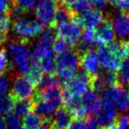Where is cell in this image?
Returning a JSON list of instances; mask_svg holds the SVG:
<instances>
[{
	"mask_svg": "<svg viewBox=\"0 0 129 129\" xmlns=\"http://www.w3.org/2000/svg\"><path fill=\"white\" fill-rule=\"evenodd\" d=\"M8 53L11 57L12 67H14L23 75L29 67L30 42L28 39L19 38L13 40L8 44Z\"/></svg>",
	"mask_w": 129,
	"mask_h": 129,
	"instance_id": "1",
	"label": "cell"
},
{
	"mask_svg": "<svg viewBox=\"0 0 129 129\" xmlns=\"http://www.w3.org/2000/svg\"><path fill=\"white\" fill-rule=\"evenodd\" d=\"M91 80L92 77L84 69H80L72 81L63 85V92L71 96L81 97L90 88Z\"/></svg>",
	"mask_w": 129,
	"mask_h": 129,
	"instance_id": "2",
	"label": "cell"
},
{
	"mask_svg": "<svg viewBox=\"0 0 129 129\" xmlns=\"http://www.w3.org/2000/svg\"><path fill=\"white\" fill-rule=\"evenodd\" d=\"M13 31L20 38L28 39L40 36L43 32V25L38 20L21 17L13 20Z\"/></svg>",
	"mask_w": 129,
	"mask_h": 129,
	"instance_id": "3",
	"label": "cell"
},
{
	"mask_svg": "<svg viewBox=\"0 0 129 129\" xmlns=\"http://www.w3.org/2000/svg\"><path fill=\"white\" fill-rule=\"evenodd\" d=\"M13 86L10 91V95L15 101L27 100L33 95L34 86L21 74H13Z\"/></svg>",
	"mask_w": 129,
	"mask_h": 129,
	"instance_id": "4",
	"label": "cell"
},
{
	"mask_svg": "<svg viewBox=\"0 0 129 129\" xmlns=\"http://www.w3.org/2000/svg\"><path fill=\"white\" fill-rule=\"evenodd\" d=\"M57 8V1L44 0L41 2L36 8V16L38 21L43 27H52Z\"/></svg>",
	"mask_w": 129,
	"mask_h": 129,
	"instance_id": "5",
	"label": "cell"
},
{
	"mask_svg": "<svg viewBox=\"0 0 129 129\" xmlns=\"http://www.w3.org/2000/svg\"><path fill=\"white\" fill-rule=\"evenodd\" d=\"M57 28V36L67 41L74 47L77 44L82 35V27L74 20L61 24Z\"/></svg>",
	"mask_w": 129,
	"mask_h": 129,
	"instance_id": "6",
	"label": "cell"
},
{
	"mask_svg": "<svg viewBox=\"0 0 129 129\" xmlns=\"http://www.w3.org/2000/svg\"><path fill=\"white\" fill-rule=\"evenodd\" d=\"M95 42L99 45H108L114 41L112 23L108 18L104 19L97 27H94Z\"/></svg>",
	"mask_w": 129,
	"mask_h": 129,
	"instance_id": "7",
	"label": "cell"
},
{
	"mask_svg": "<svg viewBox=\"0 0 129 129\" xmlns=\"http://www.w3.org/2000/svg\"><path fill=\"white\" fill-rule=\"evenodd\" d=\"M63 102H64V107L72 114L75 120L86 119L88 118L85 109L82 105L81 98L71 96L63 92Z\"/></svg>",
	"mask_w": 129,
	"mask_h": 129,
	"instance_id": "8",
	"label": "cell"
},
{
	"mask_svg": "<svg viewBox=\"0 0 129 129\" xmlns=\"http://www.w3.org/2000/svg\"><path fill=\"white\" fill-rule=\"evenodd\" d=\"M104 20L102 12L97 9H91L85 13L77 14L74 20L77 22L82 28H90L97 27Z\"/></svg>",
	"mask_w": 129,
	"mask_h": 129,
	"instance_id": "9",
	"label": "cell"
},
{
	"mask_svg": "<svg viewBox=\"0 0 129 129\" xmlns=\"http://www.w3.org/2000/svg\"><path fill=\"white\" fill-rule=\"evenodd\" d=\"M96 53L100 64L108 71H116L119 69L122 61L111 53L107 45H99Z\"/></svg>",
	"mask_w": 129,
	"mask_h": 129,
	"instance_id": "10",
	"label": "cell"
},
{
	"mask_svg": "<svg viewBox=\"0 0 129 129\" xmlns=\"http://www.w3.org/2000/svg\"><path fill=\"white\" fill-rule=\"evenodd\" d=\"M56 64L57 69H76L81 66V56L76 50H67L57 54L56 57Z\"/></svg>",
	"mask_w": 129,
	"mask_h": 129,
	"instance_id": "11",
	"label": "cell"
},
{
	"mask_svg": "<svg viewBox=\"0 0 129 129\" xmlns=\"http://www.w3.org/2000/svg\"><path fill=\"white\" fill-rule=\"evenodd\" d=\"M100 62L95 50H89L81 56V66L91 77L99 74Z\"/></svg>",
	"mask_w": 129,
	"mask_h": 129,
	"instance_id": "12",
	"label": "cell"
},
{
	"mask_svg": "<svg viewBox=\"0 0 129 129\" xmlns=\"http://www.w3.org/2000/svg\"><path fill=\"white\" fill-rule=\"evenodd\" d=\"M74 119V117L66 108L60 107L52 117L50 123V129H68Z\"/></svg>",
	"mask_w": 129,
	"mask_h": 129,
	"instance_id": "13",
	"label": "cell"
},
{
	"mask_svg": "<svg viewBox=\"0 0 129 129\" xmlns=\"http://www.w3.org/2000/svg\"><path fill=\"white\" fill-rule=\"evenodd\" d=\"M81 102L88 117H92V115L96 114L102 107L100 97L93 90L87 91L81 97Z\"/></svg>",
	"mask_w": 129,
	"mask_h": 129,
	"instance_id": "14",
	"label": "cell"
},
{
	"mask_svg": "<svg viewBox=\"0 0 129 129\" xmlns=\"http://www.w3.org/2000/svg\"><path fill=\"white\" fill-rule=\"evenodd\" d=\"M117 116L118 115L115 109L104 108V109H101L96 114H95L94 119L96 122L97 125L100 127V129H103L111 125L115 121Z\"/></svg>",
	"mask_w": 129,
	"mask_h": 129,
	"instance_id": "15",
	"label": "cell"
},
{
	"mask_svg": "<svg viewBox=\"0 0 129 129\" xmlns=\"http://www.w3.org/2000/svg\"><path fill=\"white\" fill-rule=\"evenodd\" d=\"M43 71L40 67V62L32 61L29 59V67L23 76L33 85L37 87L43 78Z\"/></svg>",
	"mask_w": 129,
	"mask_h": 129,
	"instance_id": "16",
	"label": "cell"
},
{
	"mask_svg": "<svg viewBox=\"0 0 129 129\" xmlns=\"http://www.w3.org/2000/svg\"><path fill=\"white\" fill-rule=\"evenodd\" d=\"M76 17V14H74L68 7L63 6V5L59 4V2H57V8L56 11L55 18H54L53 25L52 27L56 28L59 25L66 22L72 21L74 20V18Z\"/></svg>",
	"mask_w": 129,
	"mask_h": 129,
	"instance_id": "17",
	"label": "cell"
},
{
	"mask_svg": "<svg viewBox=\"0 0 129 129\" xmlns=\"http://www.w3.org/2000/svg\"><path fill=\"white\" fill-rule=\"evenodd\" d=\"M112 27L118 37L127 36L129 35V15L121 13L115 17L112 21Z\"/></svg>",
	"mask_w": 129,
	"mask_h": 129,
	"instance_id": "18",
	"label": "cell"
},
{
	"mask_svg": "<svg viewBox=\"0 0 129 129\" xmlns=\"http://www.w3.org/2000/svg\"><path fill=\"white\" fill-rule=\"evenodd\" d=\"M107 46L111 53L119 60H125L129 57V41H113Z\"/></svg>",
	"mask_w": 129,
	"mask_h": 129,
	"instance_id": "19",
	"label": "cell"
},
{
	"mask_svg": "<svg viewBox=\"0 0 129 129\" xmlns=\"http://www.w3.org/2000/svg\"><path fill=\"white\" fill-rule=\"evenodd\" d=\"M121 88L122 87H120L119 85H117L114 87H110L108 89H106L103 93L102 104H104V108L114 109L117 99H118V95Z\"/></svg>",
	"mask_w": 129,
	"mask_h": 129,
	"instance_id": "20",
	"label": "cell"
},
{
	"mask_svg": "<svg viewBox=\"0 0 129 129\" xmlns=\"http://www.w3.org/2000/svg\"><path fill=\"white\" fill-rule=\"evenodd\" d=\"M14 114L18 118H25L29 112L33 111V101L32 99L27 100H20L15 102L13 107Z\"/></svg>",
	"mask_w": 129,
	"mask_h": 129,
	"instance_id": "21",
	"label": "cell"
},
{
	"mask_svg": "<svg viewBox=\"0 0 129 129\" xmlns=\"http://www.w3.org/2000/svg\"><path fill=\"white\" fill-rule=\"evenodd\" d=\"M44 124L43 118L34 111L29 112L25 118H23L22 125L24 129H38Z\"/></svg>",
	"mask_w": 129,
	"mask_h": 129,
	"instance_id": "22",
	"label": "cell"
},
{
	"mask_svg": "<svg viewBox=\"0 0 129 129\" xmlns=\"http://www.w3.org/2000/svg\"><path fill=\"white\" fill-rule=\"evenodd\" d=\"M40 67L43 72L45 74H50V75H56L57 74V64H56V57L55 56L43 57L40 61Z\"/></svg>",
	"mask_w": 129,
	"mask_h": 129,
	"instance_id": "23",
	"label": "cell"
},
{
	"mask_svg": "<svg viewBox=\"0 0 129 129\" xmlns=\"http://www.w3.org/2000/svg\"><path fill=\"white\" fill-rule=\"evenodd\" d=\"M118 74V83L120 87L123 88L129 83V57L124 60L121 64L119 69L117 72Z\"/></svg>",
	"mask_w": 129,
	"mask_h": 129,
	"instance_id": "24",
	"label": "cell"
},
{
	"mask_svg": "<svg viewBox=\"0 0 129 129\" xmlns=\"http://www.w3.org/2000/svg\"><path fill=\"white\" fill-rule=\"evenodd\" d=\"M15 104V100L10 94L0 96V114L8 115L12 112Z\"/></svg>",
	"mask_w": 129,
	"mask_h": 129,
	"instance_id": "25",
	"label": "cell"
},
{
	"mask_svg": "<svg viewBox=\"0 0 129 129\" xmlns=\"http://www.w3.org/2000/svg\"><path fill=\"white\" fill-rule=\"evenodd\" d=\"M117 108L118 111H125L129 109V91L124 89L123 88L120 89L119 94L117 99Z\"/></svg>",
	"mask_w": 129,
	"mask_h": 129,
	"instance_id": "26",
	"label": "cell"
},
{
	"mask_svg": "<svg viewBox=\"0 0 129 129\" xmlns=\"http://www.w3.org/2000/svg\"><path fill=\"white\" fill-rule=\"evenodd\" d=\"M106 87H107V84L104 81L103 74H99L96 76L92 77L90 88H91V90H93L94 92H95L96 94L104 93L106 90Z\"/></svg>",
	"mask_w": 129,
	"mask_h": 129,
	"instance_id": "27",
	"label": "cell"
},
{
	"mask_svg": "<svg viewBox=\"0 0 129 129\" xmlns=\"http://www.w3.org/2000/svg\"><path fill=\"white\" fill-rule=\"evenodd\" d=\"M76 74V69L73 68H66V69H57V75L58 80H60L62 85L67 84L70 81H72L74 77H75Z\"/></svg>",
	"mask_w": 129,
	"mask_h": 129,
	"instance_id": "28",
	"label": "cell"
},
{
	"mask_svg": "<svg viewBox=\"0 0 129 129\" xmlns=\"http://www.w3.org/2000/svg\"><path fill=\"white\" fill-rule=\"evenodd\" d=\"M54 86H59L58 78L56 77V75L44 74V75H43V78H42L39 85L37 86V89L36 90H42L46 88H50V87Z\"/></svg>",
	"mask_w": 129,
	"mask_h": 129,
	"instance_id": "29",
	"label": "cell"
},
{
	"mask_svg": "<svg viewBox=\"0 0 129 129\" xmlns=\"http://www.w3.org/2000/svg\"><path fill=\"white\" fill-rule=\"evenodd\" d=\"M91 4L89 0H76L72 6L69 9L74 13V14H80V13H85L87 11L91 10Z\"/></svg>",
	"mask_w": 129,
	"mask_h": 129,
	"instance_id": "30",
	"label": "cell"
},
{
	"mask_svg": "<svg viewBox=\"0 0 129 129\" xmlns=\"http://www.w3.org/2000/svg\"><path fill=\"white\" fill-rule=\"evenodd\" d=\"M73 47L74 46L71 43H69L68 42L66 41L64 39L57 37L56 38L52 48H53V50L55 53L60 54L64 51H67V50H70V49H72Z\"/></svg>",
	"mask_w": 129,
	"mask_h": 129,
	"instance_id": "31",
	"label": "cell"
},
{
	"mask_svg": "<svg viewBox=\"0 0 129 129\" xmlns=\"http://www.w3.org/2000/svg\"><path fill=\"white\" fill-rule=\"evenodd\" d=\"M6 129H21L22 124L20 118L16 116L14 113H9L6 117Z\"/></svg>",
	"mask_w": 129,
	"mask_h": 129,
	"instance_id": "32",
	"label": "cell"
},
{
	"mask_svg": "<svg viewBox=\"0 0 129 129\" xmlns=\"http://www.w3.org/2000/svg\"><path fill=\"white\" fill-rule=\"evenodd\" d=\"M12 4L20 6L27 13L35 7L36 0H12Z\"/></svg>",
	"mask_w": 129,
	"mask_h": 129,
	"instance_id": "33",
	"label": "cell"
},
{
	"mask_svg": "<svg viewBox=\"0 0 129 129\" xmlns=\"http://www.w3.org/2000/svg\"><path fill=\"white\" fill-rule=\"evenodd\" d=\"M9 70L8 67V58L7 54L5 49H0V77Z\"/></svg>",
	"mask_w": 129,
	"mask_h": 129,
	"instance_id": "34",
	"label": "cell"
},
{
	"mask_svg": "<svg viewBox=\"0 0 129 129\" xmlns=\"http://www.w3.org/2000/svg\"><path fill=\"white\" fill-rule=\"evenodd\" d=\"M107 86L114 87L118 85V74L116 71H108L105 74H103Z\"/></svg>",
	"mask_w": 129,
	"mask_h": 129,
	"instance_id": "35",
	"label": "cell"
},
{
	"mask_svg": "<svg viewBox=\"0 0 129 129\" xmlns=\"http://www.w3.org/2000/svg\"><path fill=\"white\" fill-rule=\"evenodd\" d=\"M8 88H9V80L6 76L0 77V96L6 95Z\"/></svg>",
	"mask_w": 129,
	"mask_h": 129,
	"instance_id": "36",
	"label": "cell"
},
{
	"mask_svg": "<svg viewBox=\"0 0 129 129\" xmlns=\"http://www.w3.org/2000/svg\"><path fill=\"white\" fill-rule=\"evenodd\" d=\"M117 6L121 13L129 15V0H119Z\"/></svg>",
	"mask_w": 129,
	"mask_h": 129,
	"instance_id": "37",
	"label": "cell"
},
{
	"mask_svg": "<svg viewBox=\"0 0 129 129\" xmlns=\"http://www.w3.org/2000/svg\"><path fill=\"white\" fill-rule=\"evenodd\" d=\"M12 0H0V13H9Z\"/></svg>",
	"mask_w": 129,
	"mask_h": 129,
	"instance_id": "38",
	"label": "cell"
},
{
	"mask_svg": "<svg viewBox=\"0 0 129 129\" xmlns=\"http://www.w3.org/2000/svg\"><path fill=\"white\" fill-rule=\"evenodd\" d=\"M91 6H94L95 7V9L101 10L104 9L106 6V4L108 3V0H89Z\"/></svg>",
	"mask_w": 129,
	"mask_h": 129,
	"instance_id": "39",
	"label": "cell"
},
{
	"mask_svg": "<svg viewBox=\"0 0 129 129\" xmlns=\"http://www.w3.org/2000/svg\"><path fill=\"white\" fill-rule=\"evenodd\" d=\"M85 120L86 119H80L73 121V123L70 125L68 129H83L85 125Z\"/></svg>",
	"mask_w": 129,
	"mask_h": 129,
	"instance_id": "40",
	"label": "cell"
},
{
	"mask_svg": "<svg viewBox=\"0 0 129 129\" xmlns=\"http://www.w3.org/2000/svg\"><path fill=\"white\" fill-rule=\"evenodd\" d=\"M76 0H59L58 2L59 4L63 5V6H67V7H70V6H72L73 5H74V3L75 2Z\"/></svg>",
	"mask_w": 129,
	"mask_h": 129,
	"instance_id": "41",
	"label": "cell"
},
{
	"mask_svg": "<svg viewBox=\"0 0 129 129\" xmlns=\"http://www.w3.org/2000/svg\"><path fill=\"white\" fill-rule=\"evenodd\" d=\"M6 39H7V35L4 34V33H0V46L6 43Z\"/></svg>",
	"mask_w": 129,
	"mask_h": 129,
	"instance_id": "42",
	"label": "cell"
},
{
	"mask_svg": "<svg viewBox=\"0 0 129 129\" xmlns=\"http://www.w3.org/2000/svg\"><path fill=\"white\" fill-rule=\"evenodd\" d=\"M0 129H6V121H4V119L1 118H0Z\"/></svg>",
	"mask_w": 129,
	"mask_h": 129,
	"instance_id": "43",
	"label": "cell"
},
{
	"mask_svg": "<svg viewBox=\"0 0 129 129\" xmlns=\"http://www.w3.org/2000/svg\"><path fill=\"white\" fill-rule=\"evenodd\" d=\"M108 2H109L111 6H118V2H119V0H108Z\"/></svg>",
	"mask_w": 129,
	"mask_h": 129,
	"instance_id": "44",
	"label": "cell"
},
{
	"mask_svg": "<svg viewBox=\"0 0 129 129\" xmlns=\"http://www.w3.org/2000/svg\"><path fill=\"white\" fill-rule=\"evenodd\" d=\"M38 129H50V124H48V123H44Z\"/></svg>",
	"mask_w": 129,
	"mask_h": 129,
	"instance_id": "45",
	"label": "cell"
},
{
	"mask_svg": "<svg viewBox=\"0 0 129 129\" xmlns=\"http://www.w3.org/2000/svg\"><path fill=\"white\" fill-rule=\"evenodd\" d=\"M21 129H24V128H21Z\"/></svg>",
	"mask_w": 129,
	"mask_h": 129,
	"instance_id": "46",
	"label": "cell"
}]
</instances>
